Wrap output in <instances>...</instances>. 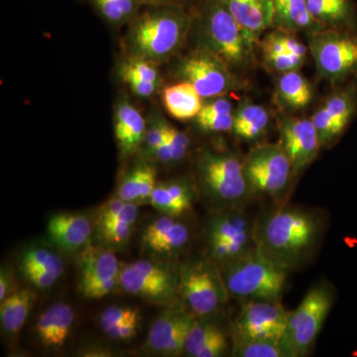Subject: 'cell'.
Wrapping results in <instances>:
<instances>
[{
    "label": "cell",
    "mask_w": 357,
    "mask_h": 357,
    "mask_svg": "<svg viewBox=\"0 0 357 357\" xmlns=\"http://www.w3.org/2000/svg\"><path fill=\"white\" fill-rule=\"evenodd\" d=\"M311 119L317 129V132H318L321 147L331 144L342 133L324 105L321 109L317 110L316 114L312 115Z\"/></svg>",
    "instance_id": "cell-35"
},
{
    "label": "cell",
    "mask_w": 357,
    "mask_h": 357,
    "mask_svg": "<svg viewBox=\"0 0 357 357\" xmlns=\"http://www.w3.org/2000/svg\"><path fill=\"white\" fill-rule=\"evenodd\" d=\"M269 121V114L261 105L243 103L234 114L231 131L241 139L255 140L265 132Z\"/></svg>",
    "instance_id": "cell-28"
},
{
    "label": "cell",
    "mask_w": 357,
    "mask_h": 357,
    "mask_svg": "<svg viewBox=\"0 0 357 357\" xmlns=\"http://www.w3.org/2000/svg\"><path fill=\"white\" fill-rule=\"evenodd\" d=\"M178 294L189 311L201 318L217 311L229 296L218 265L199 258L183 265Z\"/></svg>",
    "instance_id": "cell-7"
},
{
    "label": "cell",
    "mask_w": 357,
    "mask_h": 357,
    "mask_svg": "<svg viewBox=\"0 0 357 357\" xmlns=\"http://www.w3.org/2000/svg\"><path fill=\"white\" fill-rule=\"evenodd\" d=\"M263 58L268 69L279 74L299 70L305 61V59L290 53L263 54Z\"/></svg>",
    "instance_id": "cell-37"
},
{
    "label": "cell",
    "mask_w": 357,
    "mask_h": 357,
    "mask_svg": "<svg viewBox=\"0 0 357 357\" xmlns=\"http://www.w3.org/2000/svg\"><path fill=\"white\" fill-rule=\"evenodd\" d=\"M234 356L237 357H284L280 340H251L234 342Z\"/></svg>",
    "instance_id": "cell-34"
},
{
    "label": "cell",
    "mask_w": 357,
    "mask_h": 357,
    "mask_svg": "<svg viewBox=\"0 0 357 357\" xmlns=\"http://www.w3.org/2000/svg\"><path fill=\"white\" fill-rule=\"evenodd\" d=\"M156 177L153 166L140 164L122 178L117 197L128 203L149 199L157 185Z\"/></svg>",
    "instance_id": "cell-25"
},
{
    "label": "cell",
    "mask_w": 357,
    "mask_h": 357,
    "mask_svg": "<svg viewBox=\"0 0 357 357\" xmlns=\"http://www.w3.org/2000/svg\"><path fill=\"white\" fill-rule=\"evenodd\" d=\"M277 96L284 107L289 109H305L312 98V86L299 70L282 74L277 84Z\"/></svg>",
    "instance_id": "cell-27"
},
{
    "label": "cell",
    "mask_w": 357,
    "mask_h": 357,
    "mask_svg": "<svg viewBox=\"0 0 357 357\" xmlns=\"http://www.w3.org/2000/svg\"><path fill=\"white\" fill-rule=\"evenodd\" d=\"M119 75H121L122 82L128 84L131 91L140 98H149L158 88V84L145 81L126 70H119Z\"/></svg>",
    "instance_id": "cell-42"
},
{
    "label": "cell",
    "mask_w": 357,
    "mask_h": 357,
    "mask_svg": "<svg viewBox=\"0 0 357 357\" xmlns=\"http://www.w3.org/2000/svg\"><path fill=\"white\" fill-rule=\"evenodd\" d=\"M105 20L114 25L135 20L141 4L138 0H89Z\"/></svg>",
    "instance_id": "cell-30"
},
{
    "label": "cell",
    "mask_w": 357,
    "mask_h": 357,
    "mask_svg": "<svg viewBox=\"0 0 357 357\" xmlns=\"http://www.w3.org/2000/svg\"><path fill=\"white\" fill-rule=\"evenodd\" d=\"M36 295L30 289L16 291L1 302L0 321L7 335H15L22 330L26 319L31 312Z\"/></svg>",
    "instance_id": "cell-23"
},
{
    "label": "cell",
    "mask_w": 357,
    "mask_h": 357,
    "mask_svg": "<svg viewBox=\"0 0 357 357\" xmlns=\"http://www.w3.org/2000/svg\"><path fill=\"white\" fill-rule=\"evenodd\" d=\"M197 26L199 48L217 56L230 69H243L250 62L255 42L220 0H204Z\"/></svg>",
    "instance_id": "cell-4"
},
{
    "label": "cell",
    "mask_w": 357,
    "mask_h": 357,
    "mask_svg": "<svg viewBox=\"0 0 357 357\" xmlns=\"http://www.w3.org/2000/svg\"><path fill=\"white\" fill-rule=\"evenodd\" d=\"M166 139L172 149L176 161L182 159L189 149V137L182 131L168 124L166 129Z\"/></svg>",
    "instance_id": "cell-45"
},
{
    "label": "cell",
    "mask_w": 357,
    "mask_h": 357,
    "mask_svg": "<svg viewBox=\"0 0 357 357\" xmlns=\"http://www.w3.org/2000/svg\"><path fill=\"white\" fill-rule=\"evenodd\" d=\"M117 284H119V277H114V278L96 283L81 293L86 299H102L112 293L116 287Z\"/></svg>",
    "instance_id": "cell-47"
},
{
    "label": "cell",
    "mask_w": 357,
    "mask_h": 357,
    "mask_svg": "<svg viewBox=\"0 0 357 357\" xmlns=\"http://www.w3.org/2000/svg\"><path fill=\"white\" fill-rule=\"evenodd\" d=\"M250 225L248 218L243 213H218L211 218L206 229V243H213L222 241H234V239H250Z\"/></svg>",
    "instance_id": "cell-26"
},
{
    "label": "cell",
    "mask_w": 357,
    "mask_h": 357,
    "mask_svg": "<svg viewBox=\"0 0 357 357\" xmlns=\"http://www.w3.org/2000/svg\"><path fill=\"white\" fill-rule=\"evenodd\" d=\"M307 3L321 27L349 30L356 25V8L351 0H307Z\"/></svg>",
    "instance_id": "cell-21"
},
{
    "label": "cell",
    "mask_w": 357,
    "mask_h": 357,
    "mask_svg": "<svg viewBox=\"0 0 357 357\" xmlns=\"http://www.w3.org/2000/svg\"><path fill=\"white\" fill-rule=\"evenodd\" d=\"M149 201L163 215L178 217L191 208L192 195L187 183L172 181L157 184Z\"/></svg>",
    "instance_id": "cell-22"
},
{
    "label": "cell",
    "mask_w": 357,
    "mask_h": 357,
    "mask_svg": "<svg viewBox=\"0 0 357 357\" xmlns=\"http://www.w3.org/2000/svg\"><path fill=\"white\" fill-rule=\"evenodd\" d=\"M175 217L171 215H163L162 217L157 218L154 222L150 223L143 232L142 241L143 244L149 248L152 244L159 241L164 234L170 229L176 220Z\"/></svg>",
    "instance_id": "cell-40"
},
{
    "label": "cell",
    "mask_w": 357,
    "mask_h": 357,
    "mask_svg": "<svg viewBox=\"0 0 357 357\" xmlns=\"http://www.w3.org/2000/svg\"><path fill=\"white\" fill-rule=\"evenodd\" d=\"M201 129L208 132H227L232 130L234 114L215 115V116L196 117Z\"/></svg>",
    "instance_id": "cell-43"
},
{
    "label": "cell",
    "mask_w": 357,
    "mask_h": 357,
    "mask_svg": "<svg viewBox=\"0 0 357 357\" xmlns=\"http://www.w3.org/2000/svg\"><path fill=\"white\" fill-rule=\"evenodd\" d=\"M14 275L13 270L8 267L2 266L0 272V301H3L10 295L11 289L13 287Z\"/></svg>",
    "instance_id": "cell-52"
},
{
    "label": "cell",
    "mask_w": 357,
    "mask_h": 357,
    "mask_svg": "<svg viewBox=\"0 0 357 357\" xmlns=\"http://www.w3.org/2000/svg\"><path fill=\"white\" fill-rule=\"evenodd\" d=\"M167 126L168 123L161 119H155L150 122L143 141L148 153L153 154L155 150L166 140Z\"/></svg>",
    "instance_id": "cell-41"
},
{
    "label": "cell",
    "mask_w": 357,
    "mask_h": 357,
    "mask_svg": "<svg viewBox=\"0 0 357 357\" xmlns=\"http://www.w3.org/2000/svg\"><path fill=\"white\" fill-rule=\"evenodd\" d=\"M190 238V231L184 223L175 222L170 229L149 249L161 255H172L184 248Z\"/></svg>",
    "instance_id": "cell-33"
},
{
    "label": "cell",
    "mask_w": 357,
    "mask_h": 357,
    "mask_svg": "<svg viewBox=\"0 0 357 357\" xmlns=\"http://www.w3.org/2000/svg\"><path fill=\"white\" fill-rule=\"evenodd\" d=\"M23 275L32 285L39 289L50 288L59 279L53 273L44 270H30L23 272Z\"/></svg>",
    "instance_id": "cell-48"
},
{
    "label": "cell",
    "mask_w": 357,
    "mask_h": 357,
    "mask_svg": "<svg viewBox=\"0 0 357 357\" xmlns=\"http://www.w3.org/2000/svg\"><path fill=\"white\" fill-rule=\"evenodd\" d=\"M244 32L257 43L260 36L274 27L272 0H220Z\"/></svg>",
    "instance_id": "cell-16"
},
{
    "label": "cell",
    "mask_w": 357,
    "mask_h": 357,
    "mask_svg": "<svg viewBox=\"0 0 357 357\" xmlns=\"http://www.w3.org/2000/svg\"><path fill=\"white\" fill-rule=\"evenodd\" d=\"M77 268L79 292L100 282L119 277L121 269L114 252L109 249L93 245H86L79 252Z\"/></svg>",
    "instance_id": "cell-17"
},
{
    "label": "cell",
    "mask_w": 357,
    "mask_h": 357,
    "mask_svg": "<svg viewBox=\"0 0 357 357\" xmlns=\"http://www.w3.org/2000/svg\"><path fill=\"white\" fill-rule=\"evenodd\" d=\"M148 7L131 21L124 44L129 58L156 64L177 53L190 31L192 20L181 4Z\"/></svg>",
    "instance_id": "cell-1"
},
{
    "label": "cell",
    "mask_w": 357,
    "mask_h": 357,
    "mask_svg": "<svg viewBox=\"0 0 357 357\" xmlns=\"http://www.w3.org/2000/svg\"><path fill=\"white\" fill-rule=\"evenodd\" d=\"M319 223L312 213L283 208L271 213L255 234L260 252L289 270L297 266L318 241Z\"/></svg>",
    "instance_id": "cell-2"
},
{
    "label": "cell",
    "mask_w": 357,
    "mask_h": 357,
    "mask_svg": "<svg viewBox=\"0 0 357 357\" xmlns=\"http://www.w3.org/2000/svg\"><path fill=\"white\" fill-rule=\"evenodd\" d=\"M138 319L139 318L132 319L126 323L121 324V325L114 326L110 330L105 332L107 337L115 340H128L132 337L136 333V328H137Z\"/></svg>",
    "instance_id": "cell-50"
},
{
    "label": "cell",
    "mask_w": 357,
    "mask_h": 357,
    "mask_svg": "<svg viewBox=\"0 0 357 357\" xmlns=\"http://www.w3.org/2000/svg\"><path fill=\"white\" fill-rule=\"evenodd\" d=\"M121 70L131 73L145 81L159 84V73L153 63L142 59L129 58L121 65Z\"/></svg>",
    "instance_id": "cell-39"
},
{
    "label": "cell",
    "mask_w": 357,
    "mask_h": 357,
    "mask_svg": "<svg viewBox=\"0 0 357 357\" xmlns=\"http://www.w3.org/2000/svg\"><path fill=\"white\" fill-rule=\"evenodd\" d=\"M232 114V105L229 98L218 96L208 98V102L204 103L201 112L196 117L215 116V115Z\"/></svg>",
    "instance_id": "cell-46"
},
{
    "label": "cell",
    "mask_w": 357,
    "mask_h": 357,
    "mask_svg": "<svg viewBox=\"0 0 357 357\" xmlns=\"http://www.w3.org/2000/svg\"><path fill=\"white\" fill-rule=\"evenodd\" d=\"M280 143L298 174L318 156L321 143L311 119L282 116L279 119Z\"/></svg>",
    "instance_id": "cell-13"
},
{
    "label": "cell",
    "mask_w": 357,
    "mask_h": 357,
    "mask_svg": "<svg viewBox=\"0 0 357 357\" xmlns=\"http://www.w3.org/2000/svg\"><path fill=\"white\" fill-rule=\"evenodd\" d=\"M136 318H139L138 310L130 309V307H110L105 310L100 316V325L103 332L105 333L114 326Z\"/></svg>",
    "instance_id": "cell-38"
},
{
    "label": "cell",
    "mask_w": 357,
    "mask_h": 357,
    "mask_svg": "<svg viewBox=\"0 0 357 357\" xmlns=\"http://www.w3.org/2000/svg\"><path fill=\"white\" fill-rule=\"evenodd\" d=\"M75 312L69 304L58 303L42 312L37 321V335L45 347H59L69 337Z\"/></svg>",
    "instance_id": "cell-19"
},
{
    "label": "cell",
    "mask_w": 357,
    "mask_h": 357,
    "mask_svg": "<svg viewBox=\"0 0 357 357\" xmlns=\"http://www.w3.org/2000/svg\"><path fill=\"white\" fill-rule=\"evenodd\" d=\"M269 33L281 45L282 48L286 51V53L293 54V55L303 59L306 58L307 47L301 43L295 36H293L292 33L282 31L279 29H275L274 31Z\"/></svg>",
    "instance_id": "cell-44"
},
{
    "label": "cell",
    "mask_w": 357,
    "mask_h": 357,
    "mask_svg": "<svg viewBox=\"0 0 357 357\" xmlns=\"http://www.w3.org/2000/svg\"><path fill=\"white\" fill-rule=\"evenodd\" d=\"M290 314L279 301H246L232 325L234 342L280 340Z\"/></svg>",
    "instance_id": "cell-11"
},
{
    "label": "cell",
    "mask_w": 357,
    "mask_h": 357,
    "mask_svg": "<svg viewBox=\"0 0 357 357\" xmlns=\"http://www.w3.org/2000/svg\"><path fill=\"white\" fill-rule=\"evenodd\" d=\"M309 50L321 77L337 83L357 68V36L349 30L324 28L307 35Z\"/></svg>",
    "instance_id": "cell-8"
},
{
    "label": "cell",
    "mask_w": 357,
    "mask_h": 357,
    "mask_svg": "<svg viewBox=\"0 0 357 357\" xmlns=\"http://www.w3.org/2000/svg\"><path fill=\"white\" fill-rule=\"evenodd\" d=\"M128 202L122 201L119 197L109 199L107 203H105L100 208V213H98V222L100 225H105V223L112 222L115 218L121 213L123 206Z\"/></svg>",
    "instance_id": "cell-49"
},
{
    "label": "cell",
    "mask_w": 357,
    "mask_h": 357,
    "mask_svg": "<svg viewBox=\"0 0 357 357\" xmlns=\"http://www.w3.org/2000/svg\"><path fill=\"white\" fill-rule=\"evenodd\" d=\"M21 271L44 270L60 278L64 273V262L56 253L43 248L28 249L22 255L20 264Z\"/></svg>",
    "instance_id": "cell-31"
},
{
    "label": "cell",
    "mask_w": 357,
    "mask_h": 357,
    "mask_svg": "<svg viewBox=\"0 0 357 357\" xmlns=\"http://www.w3.org/2000/svg\"><path fill=\"white\" fill-rule=\"evenodd\" d=\"M222 335L225 333L222 328H218L215 324L211 323V321H196L195 319L187 338H185V356L197 357L204 345Z\"/></svg>",
    "instance_id": "cell-32"
},
{
    "label": "cell",
    "mask_w": 357,
    "mask_h": 357,
    "mask_svg": "<svg viewBox=\"0 0 357 357\" xmlns=\"http://www.w3.org/2000/svg\"><path fill=\"white\" fill-rule=\"evenodd\" d=\"M47 230L52 243L63 250L74 252L86 248L93 234V225L81 213H58L50 218Z\"/></svg>",
    "instance_id": "cell-15"
},
{
    "label": "cell",
    "mask_w": 357,
    "mask_h": 357,
    "mask_svg": "<svg viewBox=\"0 0 357 357\" xmlns=\"http://www.w3.org/2000/svg\"><path fill=\"white\" fill-rule=\"evenodd\" d=\"M243 163L250 189L271 196L287 188L294 173L292 163L280 144L268 143L253 147Z\"/></svg>",
    "instance_id": "cell-10"
},
{
    "label": "cell",
    "mask_w": 357,
    "mask_h": 357,
    "mask_svg": "<svg viewBox=\"0 0 357 357\" xmlns=\"http://www.w3.org/2000/svg\"><path fill=\"white\" fill-rule=\"evenodd\" d=\"M274 28L289 33L306 32L307 35L324 29L310 13L307 0H272Z\"/></svg>",
    "instance_id": "cell-20"
},
{
    "label": "cell",
    "mask_w": 357,
    "mask_h": 357,
    "mask_svg": "<svg viewBox=\"0 0 357 357\" xmlns=\"http://www.w3.org/2000/svg\"><path fill=\"white\" fill-rule=\"evenodd\" d=\"M176 75L183 82L191 84L206 100L227 95L238 88V82L229 66L203 48L185 56L176 67Z\"/></svg>",
    "instance_id": "cell-9"
},
{
    "label": "cell",
    "mask_w": 357,
    "mask_h": 357,
    "mask_svg": "<svg viewBox=\"0 0 357 357\" xmlns=\"http://www.w3.org/2000/svg\"><path fill=\"white\" fill-rule=\"evenodd\" d=\"M141 6H169V4H181L184 0H138Z\"/></svg>",
    "instance_id": "cell-53"
},
{
    "label": "cell",
    "mask_w": 357,
    "mask_h": 357,
    "mask_svg": "<svg viewBox=\"0 0 357 357\" xmlns=\"http://www.w3.org/2000/svg\"><path fill=\"white\" fill-rule=\"evenodd\" d=\"M229 347L225 335H220L204 345L197 357H218L222 356Z\"/></svg>",
    "instance_id": "cell-51"
},
{
    "label": "cell",
    "mask_w": 357,
    "mask_h": 357,
    "mask_svg": "<svg viewBox=\"0 0 357 357\" xmlns=\"http://www.w3.org/2000/svg\"><path fill=\"white\" fill-rule=\"evenodd\" d=\"M197 174L204 196L222 206L241 201L250 189L243 161L234 154L202 152L197 162Z\"/></svg>",
    "instance_id": "cell-6"
},
{
    "label": "cell",
    "mask_w": 357,
    "mask_h": 357,
    "mask_svg": "<svg viewBox=\"0 0 357 357\" xmlns=\"http://www.w3.org/2000/svg\"><path fill=\"white\" fill-rule=\"evenodd\" d=\"M119 281L124 292L154 304H172L178 293V281L153 278L137 271L131 264L121 268Z\"/></svg>",
    "instance_id": "cell-14"
},
{
    "label": "cell",
    "mask_w": 357,
    "mask_h": 357,
    "mask_svg": "<svg viewBox=\"0 0 357 357\" xmlns=\"http://www.w3.org/2000/svg\"><path fill=\"white\" fill-rule=\"evenodd\" d=\"M132 223L114 220L100 225V236L102 241L114 246L123 245L130 238L133 229Z\"/></svg>",
    "instance_id": "cell-36"
},
{
    "label": "cell",
    "mask_w": 357,
    "mask_h": 357,
    "mask_svg": "<svg viewBox=\"0 0 357 357\" xmlns=\"http://www.w3.org/2000/svg\"><path fill=\"white\" fill-rule=\"evenodd\" d=\"M330 286H314L295 311L291 312L285 333L280 340L284 357L307 356L323 328L333 303Z\"/></svg>",
    "instance_id": "cell-5"
},
{
    "label": "cell",
    "mask_w": 357,
    "mask_h": 357,
    "mask_svg": "<svg viewBox=\"0 0 357 357\" xmlns=\"http://www.w3.org/2000/svg\"><path fill=\"white\" fill-rule=\"evenodd\" d=\"M196 316L184 307L166 310L155 319L143 344L145 354L159 356L184 354L185 338Z\"/></svg>",
    "instance_id": "cell-12"
},
{
    "label": "cell",
    "mask_w": 357,
    "mask_h": 357,
    "mask_svg": "<svg viewBox=\"0 0 357 357\" xmlns=\"http://www.w3.org/2000/svg\"><path fill=\"white\" fill-rule=\"evenodd\" d=\"M356 100V89L351 86L333 93L324 105L342 132L354 117Z\"/></svg>",
    "instance_id": "cell-29"
},
{
    "label": "cell",
    "mask_w": 357,
    "mask_h": 357,
    "mask_svg": "<svg viewBox=\"0 0 357 357\" xmlns=\"http://www.w3.org/2000/svg\"><path fill=\"white\" fill-rule=\"evenodd\" d=\"M146 121L126 100L117 103L114 112V134L122 157L130 156L143 144Z\"/></svg>",
    "instance_id": "cell-18"
},
{
    "label": "cell",
    "mask_w": 357,
    "mask_h": 357,
    "mask_svg": "<svg viewBox=\"0 0 357 357\" xmlns=\"http://www.w3.org/2000/svg\"><path fill=\"white\" fill-rule=\"evenodd\" d=\"M229 295L245 301H279L285 290L288 270L256 246L243 255L218 264Z\"/></svg>",
    "instance_id": "cell-3"
},
{
    "label": "cell",
    "mask_w": 357,
    "mask_h": 357,
    "mask_svg": "<svg viewBox=\"0 0 357 357\" xmlns=\"http://www.w3.org/2000/svg\"><path fill=\"white\" fill-rule=\"evenodd\" d=\"M163 102L167 112L180 121L194 119L201 112L203 103L196 89L187 82L164 89Z\"/></svg>",
    "instance_id": "cell-24"
}]
</instances>
